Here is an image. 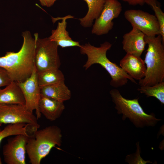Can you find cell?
Returning a JSON list of instances; mask_svg holds the SVG:
<instances>
[{
    "label": "cell",
    "mask_w": 164,
    "mask_h": 164,
    "mask_svg": "<svg viewBox=\"0 0 164 164\" xmlns=\"http://www.w3.org/2000/svg\"><path fill=\"white\" fill-rule=\"evenodd\" d=\"M23 41L19 50L7 52L0 57V67L7 72L12 81L22 82L31 75L35 67L34 57L35 41L30 32L22 33Z\"/></svg>",
    "instance_id": "cell-1"
},
{
    "label": "cell",
    "mask_w": 164,
    "mask_h": 164,
    "mask_svg": "<svg viewBox=\"0 0 164 164\" xmlns=\"http://www.w3.org/2000/svg\"><path fill=\"white\" fill-rule=\"evenodd\" d=\"M112 44L106 41L101 44L100 46L96 47L90 43L80 45V47L81 54L87 56V60L84 65L85 70L92 65L98 64L101 66L108 73L111 79L110 85L114 88L121 87L126 84L128 80L137 84L135 80L126 73L116 63L110 61L106 55Z\"/></svg>",
    "instance_id": "cell-2"
},
{
    "label": "cell",
    "mask_w": 164,
    "mask_h": 164,
    "mask_svg": "<svg viewBox=\"0 0 164 164\" xmlns=\"http://www.w3.org/2000/svg\"><path fill=\"white\" fill-rule=\"evenodd\" d=\"M145 40L148 45L144 60L146 72L138 84L141 86H152L164 80V42L160 34L145 36Z\"/></svg>",
    "instance_id": "cell-3"
},
{
    "label": "cell",
    "mask_w": 164,
    "mask_h": 164,
    "mask_svg": "<svg viewBox=\"0 0 164 164\" xmlns=\"http://www.w3.org/2000/svg\"><path fill=\"white\" fill-rule=\"evenodd\" d=\"M61 129L53 125L36 130L29 136L26 150L31 164H40L42 159L56 145L60 146L62 142Z\"/></svg>",
    "instance_id": "cell-4"
},
{
    "label": "cell",
    "mask_w": 164,
    "mask_h": 164,
    "mask_svg": "<svg viewBox=\"0 0 164 164\" xmlns=\"http://www.w3.org/2000/svg\"><path fill=\"white\" fill-rule=\"evenodd\" d=\"M115 108L118 114H122L123 120L128 118L135 127L143 128L154 126L161 119L156 118L153 114H148L144 111L139 103L138 98L128 99L123 97L117 89L109 92Z\"/></svg>",
    "instance_id": "cell-5"
},
{
    "label": "cell",
    "mask_w": 164,
    "mask_h": 164,
    "mask_svg": "<svg viewBox=\"0 0 164 164\" xmlns=\"http://www.w3.org/2000/svg\"><path fill=\"white\" fill-rule=\"evenodd\" d=\"M35 41L34 65L37 72L53 69H59L61 63L58 46L49 37L40 38L38 33L34 34Z\"/></svg>",
    "instance_id": "cell-6"
},
{
    "label": "cell",
    "mask_w": 164,
    "mask_h": 164,
    "mask_svg": "<svg viewBox=\"0 0 164 164\" xmlns=\"http://www.w3.org/2000/svg\"><path fill=\"white\" fill-rule=\"evenodd\" d=\"M36 116L25 105L0 104V126L3 124L25 123L34 132L40 127Z\"/></svg>",
    "instance_id": "cell-7"
},
{
    "label": "cell",
    "mask_w": 164,
    "mask_h": 164,
    "mask_svg": "<svg viewBox=\"0 0 164 164\" xmlns=\"http://www.w3.org/2000/svg\"><path fill=\"white\" fill-rule=\"evenodd\" d=\"M124 15L132 28L138 29L145 36H153L160 34L159 23L155 15L142 10L132 9L126 10Z\"/></svg>",
    "instance_id": "cell-8"
},
{
    "label": "cell",
    "mask_w": 164,
    "mask_h": 164,
    "mask_svg": "<svg viewBox=\"0 0 164 164\" xmlns=\"http://www.w3.org/2000/svg\"><path fill=\"white\" fill-rule=\"evenodd\" d=\"M122 10L121 4L118 0H106L101 14L92 25L91 33L98 36L108 33L113 27V20L119 16Z\"/></svg>",
    "instance_id": "cell-9"
},
{
    "label": "cell",
    "mask_w": 164,
    "mask_h": 164,
    "mask_svg": "<svg viewBox=\"0 0 164 164\" xmlns=\"http://www.w3.org/2000/svg\"><path fill=\"white\" fill-rule=\"evenodd\" d=\"M29 136L19 134L7 139L2 149L4 161L6 163L26 164V145Z\"/></svg>",
    "instance_id": "cell-10"
},
{
    "label": "cell",
    "mask_w": 164,
    "mask_h": 164,
    "mask_svg": "<svg viewBox=\"0 0 164 164\" xmlns=\"http://www.w3.org/2000/svg\"><path fill=\"white\" fill-rule=\"evenodd\" d=\"M18 83L24 97L25 106L31 112L35 110L37 119L40 118L41 114L39 111V103L41 94L35 68L29 77L24 81Z\"/></svg>",
    "instance_id": "cell-11"
},
{
    "label": "cell",
    "mask_w": 164,
    "mask_h": 164,
    "mask_svg": "<svg viewBox=\"0 0 164 164\" xmlns=\"http://www.w3.org/2000/svg\"><path fill=\"white\" fill-rule=\"evenodd\" d=\"M145 36L138 29L132 28L129 32L123 36L122 44L124 50L126 53L141 57L146 45Z\"/></svg>",
    "instance_id": "cell-12"
},
{
    "label": "cell",
    "mask_w": 164,
    "mask_h": 164,
    "mask_svg": "<svg viewBox=\"0 0 164 164\" xmlns=\"http://www.w3.org/2000/svg\"><path fill=\"white\" fill-rule=\"evenodd\" d=\"M72 18H73V16L69 15L62 18H52L53 23L58 20L61 19L62 21L58 22L56 29L52 30L51 35L49 38L51 41L55 42L58 46L63 48L73 46L80 47V46L79 42L74 41L72 39L66 30V20Z\"/></svg>",
    "instance_id": "cell-13"
},
{
    "label": "cell",
    "mask_w": 164,
    "mask_h": 164,
    "mask_svg": "<svg viewBox=\"0 0 164 164\" xmlns=\"http://www.w3.org/2000/svg\"><path fill=\"white\" fill-rule=\"evenodd\" d=\"M120 67L134 80H139L145 76L146 66L141 57L126 53L120 60Z\"/></svg>",
    "instance_id": "cell-14"
},
{
    "label": "cell",
    "mask_w": 164,
    "mask_h": 164,
    "mask_svg": "<svg viewBox=\"0 0 164 164\" xmlns=\"http://www.w3.org/2000/svg\"><path fill=\"white\" fill-rule=\"evenodd\" d=\"M39 107L41 114L51 121H54L59 118L65 109L63 102L41 95Z\"/></svg>",
    "instance_id": "cell-15"
},
{
    "label": "cell",
    "mask_w": 164,
    "mask_h": 164,
    "mask_svg": "<svg viewBox=\"0 0 164 164\" xmlns=\"http://www.w3.org/2000/svg\"><path fill=\"white\" fill-rule=\"evenodd\" d=\"M0 104L25 105L24 95L17 82L12 81L4 88H0Z\"/></svg>",
    "instance_id": "cell-16"
},
{
    "label": "cell",
    "mask_w": 164,
    "mask_h": 164,
    "mask_svg": "<svg viewBox=\"0 0 164 164\" xmlns=\"http://www.w3.org/2000/svg\"><path fill=\"white\" fill-rule=\"evenodd\" d=\"M40 92L42 95L63 102L71 97V91L64 81L42 87Z\"/></svg>",
    "instance_id": "cell-17"
},
{
    "label": "cell",
    "mask_w": 164,
    "mask_h": 164,
    "mask_svg": "<svg viewBox=\"0 0 164 164\" xmlns=\"http://www.w3.org/2000/svg\"><path fill=\"white\" fill-rule=\"evenodd\" d=\"M88 8V11L83 17L79 18L80 25L84 28L91 27L93 22L101 14L106 0H84Z\"/></svg>",
    "instance_id": "cell-18"
},
{
    "label": "cell",
    "mask_w": 164,
    "mask_h": 164,
    "mask_svg": "<svg viewBox=\"0 0 164 164\" xmlns=\"http://www.w3.org/2000/svg\"><path fill=\"white\" fill-rule=\"evenodd\" d=\"M37 76L40 88L65 80L64 75L59 69H50L37 72Z\"/></svg>",
    "instance_id": "cell-19"
},
{
    "label": "cell",
    "mask_w": 164,
    "mask_h": 164,
    "mask_svg": "<svg viewBox=\"0 0 164 164\" xmlns=\"http://www.w3.org/2000/svg\"><path fill=\"white\" fill-rule=\"evenodd\" d=\"M31 127L29 124L17 123L8 124L0 131V144L5 138L11 136L22 134L29 136Z\"/></svg>",
    "instance_id": "cell-20"
},
{
    "label": "cell",
    "mask_w": 164,
    "mask_h": 164,
    "mask_svg": "<svg viewBox=\"0 0 164 164\" xmlns=\"http://www.w3.org/2000/svg\"><path fill=\"white\" fill-rule=\"evenodd\" d=\"M138 90L147 97H153L156 98L162 104H164V81L152 86H141Z\"/></svg>",
    "instance_id": "cell-21"
},
{
    "label": "cell",
    "mask_w": 164,
    "mask_h": 164,
    "mask_svg": "<svg viewBox=\"0 0 164 164\" xmlns=\"http://www.w3.org/2000/svg\"><path fill=\"white\" fill-rule=\"evenodd\" d=\"M145 2L151 6L154 12L155 15L159 23L160 35L164 42V13L157 4V0H145Z\"/></svg>",
    "instance_id": "cell-22"
},
{
    "label": "cell",
    "mask_w": 164,
    "mask_h": 164,
    "mask_svg": "<svg viewBox=\"0 0 164 164\" xmlns=\"http://www.w3.org/2000/svg\"><path fill=\"white\" fill-rule=\"evenodd\" d=\"M137 149L135 153L127 155L125 161L129 164H146L152 163L149 160L145 161L143 160L140 155V151L139 142L136 144Z\"/></svg>",
    "instance_id": "cell-23"
},
{
    "label": "cell",
    "mask_w": 164,
    "mask_h": 164,
    "mask_svg": "<svg viewBox=\"0 0 164 164\" xmlns=\"http://www.w3.org/2000/svg\"><path fill=\"white\" fill-rule=\"evenodd\" d=\"M12 81L6 71L0 67V87L6 86Z\"/></svg>",
    "instance_id": "cell-24"
},
{
    "label": "cell",
    "mask_w": 164,
    "mask_h": 164,
    "mask_svg": "<svg viewBox=\"0 0 164 164\" xmlns=\"http://www.w3.org/2000/svg\"><path fill=\"white\" fill-rule=\"evenodd\" d=\"M127 3L129 5L133 6L143 5L145 4V0H121Z\"/></svg>",
    "instance_id": "cell-25"
},
{
    "label": "cell",
    "mask_w": 164,
    "mask_h": 164,
    "mask_svg": "<svg viewBox=\"0 0 164 164\" xmlns=\"http://www.w3.org/2000/svg\"><path fill=\"white\" fill-rule=\"evenodd\" d=\"M41 5L44 6L50 7L52 6L57 0H39Z\"/></svg>",
    "instance_id": "cell-26"
},
{
    "label": "cell",
    "mask_w": 164,
    "mask_h": 164,
    "mask_svg": "<svg viewBox=\"0 0 164 164\" xmlns=\"http://www.w3.org/2000/svg\"><path fill=\"white\" fill-rule=\"evenodd\" d=\"M2 160L1 158L0 157V164H2Z\"/></svg>",
    "instance_id": "cell-27"
},
{
    "label": "cell",
    "mask_w": 164,
    "mask_h": 164,
    "mask_svg": "<svg viewBox=\"0 0 164 164\" xmlns=\"http://www.w3.org/2000/svg\"><path fill=\"white\" fill-rule=\"evenodd\" d=\"M1 130V128H0V131Z\"/></svg>",
    "instance_id": "cell-28"
}]
</instances>
